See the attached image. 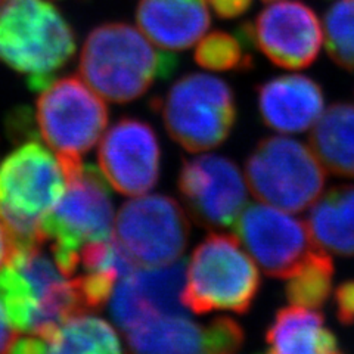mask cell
Listing matches in <instances>:
<instances>
[{"instance_id": "cell-5", "label": "cell", "mask_w": 354, "mask_h": 354, "mask_svg": "<svg viewBox=\"0 0 354 354\" xmlns=\"http://www.w3.org/2000/svg\"><path fill=\"white\" fill-rule=\"evenodd\" d=\"M66 176L57 155L39 142H27L0 164V220L15 250L44 245L40 223L58 203Z\"/></svg>"}, {"instance_id": "cell-21", "label": "cell", "mask_w": 354, "mask_h": 354, "mask_svg": "<svg viewBox=\"0 0 354 354\" xmlns=\"http://www.w3.org/2000/svg\"><path fill=\"white\" fill-rule=\"evenodd\" d=\"M310 148L335 176L354 177V106L330 105L310 133Z\"/></svg>"}, {"instance_id": "cell-27", "label": "cell", "mask_w": 354, "mask_h": 354, "mask_svg": "<svg viewBox=\"0 0 354 354\" xmlns=\"http://www.w3.org/2000/svg\"><path fill=\"white\" fill-rule=\"evenodd\" d=\"M208 3L220 18L232 19L245 14L251 8L252 0H208Z\"/></svg>"}, {"instance_id": "cell-14", "label": "cell", "mask_w": 354, "mask_h": 354, "mask_svg": "<svg viewBox=\"0 0 354 354\" xmlns=\"http://www.w3.org/2000/svg\"><path fill=\"white\" fill-rule=\"evenodd\" d=\"M161 149L153 129L138 118L124 117L109 127L97 151L99 167L120 194L140 196L160 179Z\"/></svg>"}, {"instance_id": "cell-22", "label": "cell", "mask_w": 354, "mask_h": 354, "mask_svg": "<svg viewBox=\"0 0 354 354\" xmlns=\"http://www.w3.org/2000/svg\"><path fill=\"white\" fill-rule=\"evenodd\" d=\"M44 339V354H123L113 326L91 315L68 319Z\"/></svg>"}, {"instance_id": "cell-13", "label": "cell", "mask_w": 354, "mask_h": 354, "mask_svg": "<svg viewBox=\"0 0 354 354\" xmlns=\"http://www.w3.org/2000/svg\"><path fill=\"white\" fill-rule=\"evenodd\" d=\"M254 46L274 65L303 70L312 65L324 41L322 24L315 10L298 0H282L264 8L247 22Z\"/></svg>"}, {"instance_id": "cell-15", "label": "cell", "mask_w": 354, "mask_h": 354, "mask_svg": "<svg viewBox=\"0 0 354 354\" xmlns=\"http://www.w3.org/2000/svg\"><path fill=\"white\" fill-rule=\"evenodd\" d=\"M124 334L135 354H236L243 344L234 319L217 317L201 326L186 313L153 317Z\"/></svg>"}, {"instance_id": "cell-8", "label": "cell", "mask_w": 354, "mask_h": 354, "mask_svg": "<svg viewBox=\"0 0 354 354\" xmlns=\"http://www.w3.org/2000/svg\"><path fill=\"white\" fill-rule=\"evenodd\" d=\"M108 106L79 77L66 75L43 88L36 102L37 127L43 140L57 152L64 170L101 139L108 124Z\"/></svg>"}, {"instance_id": "cell-3", "label": "cell", "mask_w": 354, "mask_h": 354, "mask_svg": "<svg viewBox=\"0 0 354 354\" xmlns=\"http://www.w3.org/2000/svg\"><path fill=\"white\" fill-rule=\"evenodd\" d=\"M75 53V35L59 10L46 0L0 3V62L26 75L41 92Z\"/></svg>"}, {"instance_id": "cell-29", "label": "cell", "mask_w": 354, "mask_h": 354, "mask_svg": "<svg viewBox=\"0 0 354 354\" xmlns=\"http://www.w3.org/2000/svg\"><path fill=\"white\" fill-rule=\"evenodd\" d=\"M15 252V243L12 236H10L9 230L3 225V221L0 220V269L10 260L12 254Z\"/></svg>"}, {"instance_id": "cell-9", "label": "cell", "mask_w": 354, "mask_h": 354, "mask_svg": "<svg viewBox=\"0 0 354 354\" xmlns=\"http://www.w3.org/2000/svg\"><path fill=\"white\" fill-rule=\"evenodd\" d=\"M247 185L261 203L300 213L322 194L326 174L312 148L285 136L260 140L245 164Z\"/></svg>"}, {"instance_id": "cell-31", "label": "cell", "mask_w": 354, "mask_h": 354, "mask_svg": "<svg viewBox=\"0 0 354 354\" xmlns=\"http://www.w3.org/2000/svg\"><path fill=\"white\" fill-rule=\"evenodd\" d=\"M266 2H272V0H266Z\"/></svg>"}, {"instance_id": "cell-32", "label": "cell", "mask_w": 354, "mask_h": 354, "mask_svg": "<svg viewBox=\"0 0 354 354\" xmlns=\"http://www.w3.org/2000/svg\"><path fill=\"white\" fill-rule=\"evenodd\" d=\"M3 2V0H0V3H2Z\"/></svg>"}, {"instance_id": "cell-7", "label": "cell", "mask_w": 354, "mask_h": 354, "mask_svg": "<svg viewBox=\"0 0 354 354\" xmlns=\"http://www.w3.org/2000/svg\"><path fill=\"white\" fill-rule=\"evenodd\" d=\"M174 142L189 152L223 143L236 121L235 95L218 77L191 73L180 77L162 97L152 101Z\"/></svg>"}, {"instance_id": "cell-12", "label": "cell", "mask_w": 354, "mask_h": 354, "mask_svg": "<svg viewBox=\"0 0 354 354\" xmlns=\"http://www.w3.org/2000/svg\"><path fill=\"white\" fill-rule=\"evenodd\" d=\"M177 185L191 217L205 229L235 225L247 203L238 165L221 155H199L185 161Z\"/></svg>"}, {"instance_id": "cell-6", "label": "cell", "mask_w": 354, "mask_h": 354, "mask_svg": "<svg viewBox=\"0 0 354 354\" xmlns=\"http://www.w3.org/2000/svg\"><path fill=\"white\" fill-rule=\"evenodd\" d=\"M260 273L241 241L212 234L194 250L187 263L183 303L196 315L216 310L243 315L260 290Z\"/></svg>"}, {"instance_id": "cell-18", "label": "cell", "mask_w": 354, "mask_h": 354, "mask_svg": "<svg viewBox=\"0 0 354 354\" xmlns=\"http://www.w3.org/2000/svg\"><path fill=\"white\" fill-rule=\"evenodd\" d=\"M136 21L143 35L164 50L194 46L212 24L207 0H140Z\"/></svg>"}, {"instance_id": "cell-1", "label": "cell", "mask_w": 354, "mask_h": 354, "mask_svg": "<svg viewBox=\"0 0 354 354\" xmlns=\"http://www.w3.org/2000/svg\"><path fill=\"white\" fill-rule=\"evenodd\" d=\"M176 55L158 50L142 31L126 22H108L88 32L79 71L93 91L114 104L145 95L158 79L177 68Z\"/></svg>"}, {"instance_id": "cell-19", "label": "cell", "mask_w": 354, "mask_h": 354, "mask_svg": "<svg viewBox=\"0 0 354 354\" xmlns=\"http://www.w3.org/2000/svg\"><path fill=\"white\" fill-rule=\"evenodd\" d=\"M269 354H342L335 335L315 308L286 307L268 329Z\"/></svg>"}, {"instance_id": "cell-10", "label": "cell", "mask_w": 354, "mask_h": 354, "mask_svg": "<svg viewBox=\"0 0 354 354\" xmlns=\"http://www.w3.org/2000/svg\"><path fill=\"white\" fill-rule=\"evenodd\" d=\"M115 241L142 268L179 260L189 239V221L183 208L167 195H145L120 208Z\"/></svg>"}, {"instance_id": "cell-25", "label": "cell", "mask_w": 354, "mask_h": 354, "mask_svg": "<svg viewBox=\"0 0 354 354\" xmlns=\"http://www.w3.org/2000/svg\"><path fill=\"white\" fill-rule=\"evenodd\" d=\"M325 46L341 68L354 71V0H337L324 17Z\"/></svg>"}, {"instance_id": "cell-17", "label": "cell", "mask_w": 354, "mask_h": 354, "mask_svg": "<svg viewBox=\"0 0 354 354\" xmlns=\"http://www.w3.org/2000/svg\"><path fill=\"white\" fill-rule=\"evenodd\" d=\"M263 123L279 133H301L315 126L324 113L322 87L310 77L288 74L273 77L257 87Z\"/></svg>"}, {"instance_id": "cell-26", "label": "cell", "mask_w": 354, "mask_h": 354, "mask_svg": "<svg viewBox=\"0 0 354 354\" xmlns=\"http://www.w3.org/2000/svg\"><path fill=\"white\" fill-rule=\"evenodd\" d=\"M337 319L342 325L354 324V281L342 282L334 295Z\"/></svg>"}, {"instance_id": "cell-23", "label": "cell", "mask_w": 354, "mask_h": 354, "mask_svg": "<svg viewBox=\"0 0 354 354\" xmlns=\"http://www.w3.org/2000/svg\"><path fill=\"white\" fill-rule=\"evenodd\" d=\"M334 261L328 252L316 247L285 286V295L292 306L320 308L328 301L334 278Z\"/></svg>"}, {"instance_id": "cell-30", "label": "cell", "mask_w": 354, "mask_h": 354, "mask_svg": "<svg viewBox=\"0 0 354 354\" xmlns=\"http://www.w3.org/2000/svg\"><path fill=\"white\" fill-rule=\"evenodd\" d=\"M17 338V330L10 326L8 319L0 307V354H5L12 341Z\"/></svg>"}, {"instance_id": "cell-2", "label": "cell", "mask_w": 354, "mask_h": 354, "mask_svg": "<svg viewBox=\"0 0 354 354\" xmlns=\"http://www.w3.org/2000/svg\"><path fill=\"white\" fill-rule=\"evenodd\" d=\"M41 247L17 248L0 269V307L17 332L46 338L68 319L87 313L74 279Z\"/></svg>"}, {"instance_id": "cell-4", "label": "cell", "mask_w": 354, "mask_h": 354, "mask_svg": "<svg viewBox=\"0 0 354 354\" xmlns=\"http://www.w3.org/2000/svg\"><path fill=\"white\" fill-rule=\"evenodd\" d=\"M65 176V191L41 218L40 234L44 243H50L59 270L73 278L82 250L113 236L114 207L106 179L93 165L80 162Z\"/></svg>"}, {"instance_id": "cell-11", "label": "cell", "mask_w": 354, "mask_h": 354, "mask_svg": "<svg viewBox=\"0 0 354 354\" xmlns=\"http://www.w3.org/2000/svg\"><path fill=\"white\" fill-rule=\"evenodd\" d=\"M235 232L251 257L272 278H290L317 247L301 220L268 204L243 208Z\"/></svg>"}, {"instance_id": "cell-28", "label": "cell", "mask_w": 354, "mask_h": 354, "mask_svg": "<svg viewBox=\"0 0 354 354\" xmlns=\"http://www.w3.org/2000/svg\"><path fill=\"white\" fill-rule=\"evenodd\" d=\"M46 339L39 335L15 338L5 354H44Z\"/></svg>"}, {"instance_id": "cell-20", "label": "cell", "mask_w": 354, "mask_h": 354, "mask_svg": "<svg viewBox=\"0 0 354 354\" xmlns=\"http://www.w3.org/2000/svg\"><path fill=\"white\" fill-rule=\"evenodd\" d=\"M307 227L319 248L354 256V186H337L310 208Z\"/></svg>"}, {"instance_id": "cell-16", "label": "cell", "mask_w": 354, "mask_h": 354, "mask_svg": "<svg viewBox=\"0 0 354 354\" xmlns=\"http://www.w3.org/2000/svg\"><path fill=\"white\" fill-rule=\"evenodd\" d=\"M186 263L173 261L135 269L120 279L111 295L109 312L121 330H130L147 320L187 313L183 303Z\"/></svg>"}, {"instance_id": "cell-24", "label": "cell", "mask_w": 354, "mask_h": 354, "mask_svg": "<svg viewBox=\"0 0 354 354\" xmlns=\"http://www.w3.org/2000/svg\"><path fill=\"white\" fill-rule=\"evenodd\" d=\"M254 46L248 35L247 22L239 26L235 35L213 31L201 39L195 49V62L209 71H248L254 66Z\"/></svg>"}]
</instances>
